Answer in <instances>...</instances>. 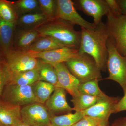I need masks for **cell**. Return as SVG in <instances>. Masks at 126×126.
Returning <instances> with one entry per match:
<instances>
[{"label":"cell","mask_w":126,"mask_h":126,"mask_svg":"<svg viewBox=\"0 0 126 126\" xmlns=\"http://www.w3.org/2000/svg\"><path fill=\"white\" fill-rule=\"evenodd\" d=\"M79 53L89 55L94 59L101 70L106 71L108 58L107 42L109 38L106 24L102 21L93 30L81 27Z\"/></svg>","instance_id":"1"},{"label":"cell","mask_w":126,"mask_h":126,"mask_svg":"<svg viewBox=\"0 0 126 126\" xmlns=\"http://www.w3.org/2000/svg\"><path fill=\"white\" fill-rule=\"evenodd\" d=\"M74 25L59 19H52L34 29L41 36L52 37L67 47L79 49L81 31L75 30Z\"/></svg>","instance_id":"2"},{"label":"cell","mask_w":126,"mask_h":126,"mask_svg":"<svg viewBox=\"0 0 126 126\" xmlns=\"http://www.w3.org/2000/svg\"><path fill=\"white\" fill-rule=\"evenodd\" d=\"M64 63L80 83L94 79H101V70L94 59L89 55L78 53L77 55Z\"/></svg>","instance_id":"3"},{"label":"cell","mask_w":126,"mask_h":126,"mask_svg":"<svg viewBox=\"0 0 126 126\" xmlns=\"http://www.w3.org/2000/svg\"><path fill=\"white\" fill-rule=\"evenodd\" d=\"M108 58L107 69L109 76L105 79L117 82L124 90L126 87V57L118 53L109 39L107 42Z\"/></svg>","instance_id":"4"},{"label":"cell","mask_w":126,"mask_h":126,"mask_svg":"<svg viewBox=\"0 0 126 126\" xmlns=\"http://www.w3.org/2000/svg\"><path fill=\"white\" fill-rule=\"evenodd\" d=\"M106 16L109 39L118 53L126 57V16L113 15L109 11Z\"/></svg>","instance_id":"5"},{"label":"cell","mask_w":126,"mask_h":126,"mask_svg":"<svg viewBox=\"0 0 126 126\" xmlns=\"http://www.w3.org/2000/svg\"><path fill=\"white\" fill-rule=\"evenodd\" d=\"M1 97L4 103L21 108L36 102L31 86L8 84L4 88Z\"/></svg>","instance_id":"6"},{"label":"cell","mask_w":126,"mask_h":126,"mask_svg":"<svg viewBox=\"0 0 126 126\" xmlns=\"http://www.w3.org/2000/svg\"><path fill=\"white\" fill-rule=\"evenodd\" d=\"M57 9L55 18L78 25L82 28L94 30L96 25L83 19L77 11L73 1L72 0H56Z\"/></svg>","instance_id":"7"},{"label":"cell","mask_w":126,"mask_h":126,"mask_svg":"<svg viewBox=\"0 0 126 126\" xmlns=\"http://www.w3.org/2000/svg\"><path fill=\"white\" fill-rule=\"evenodd\" d=\"M22 122L31 126H50V115L44 104L34 103L21 108Z\"/></svg>","instance_id":"8"},{"label":"cell","mask_w":126,"mask_h":126,"mask_svg":"<svg viewBox=\"0 0 126 126\" xmlns=\"http://www.w3.org/2000/svg\"><path fill=\"white\" fill-rule=\"evenodd\" d=\"M12 73H18L38 68L40 59L32 56L28 51L13 50L5 57Z\"/></svg>","instance_id":"9"},{"label":"cell","mask_w":126,"mask_h":126,"mask_svg":"<svg viewBox=\"0 0 126 126\" xmlns=\"http://www.w3.org/2000/svg\"><path fill=\"white\" fill-rule=\"evenodd\" d=\"M77 10L83 12L94 19V23L97 25L102 21L109 9L105 0H75L73 1Z\"/></svg>","instance_id":"10"},{"label":"cell","mask_w":126,"mask_h":126,"mask_svg":"<svg viewBox=\"0 0 126 126\" xmlns=\"http://www.w3.org/2000/svg\"><path fill=\"white\" fill-rule=\"evenodd\" d=\"M33 56L52 65L64 63L73 58L78 54L79 49L64 47L44 52L28 51Z\"/></svg>","instance_id":"11"},{"label":"cell","mask_w":126,"mask_h":126,"mask_svg":"<svg viewBox=\"0 0 126 126\" xmlns=\"http://www.w3.org/2000/svg\"><path fill=\"white\" fill-rule=\"evenodd\" d=\"M56 71L58 83L56 87L62 88L72 95L75 96L79 94L78 87L80 82L70 73L64 63L52 65Z\"/></svg>","instance_id":"12"},{"label":"cell","mask_w":126,"mask_h":126,"mask_svg":"<svg viewBox=\"0 0 126 126\" xmlns=\"http://www.w3.org/2000/svg\"><path fill=\"white\" fill-rule=\"evenodd\" d=\"M120 99L118 97L107 95L90 108L81 112L84 116L97 118L102 120H109L114 107Z\"/></svg>","instance_id":"13"},{"label":"cell","mask_w":126,"mask_h":126,"mask_svg":"<svg viewBox=\"0 0 126 126\" xmlns=\"http://www.w3.org/2000/svg\"><path fill=\"white\" fill-rule=\"evenodd\" d=\"M44 104L50 115L70 113L73 110L67 102L65 90L61 88H55Z\"/></svg>","instance_id":"14"},{"label":"cell","mask_w":126,"mask_h":126,"mask_svg":"<svg viewBox=\"0 0 126 126\" xmlns=\"http://www.w3.org/2000/svg\"><path fill=\"white\" fill-rule=\"evenodd\" d=\"M40 36L39 33L35 29L16 30V27L12 49L18 51H27Z\"/></svg>","instance_id":"15"},{"label":"cell","mask_w":126,"mask_h":126,"mask_svg":"<svg viewBox=\"0 0 126 126\" xmlns=\"http://www.w3.org/2000/svg\"><path fill=\"white\" fill-rule=\"evenodd\" d=\"M16 24L6 22L0 19V46L5 56L11 52Z\"/></svg>","instance_id":"16"},{"label":"cell","mask_w":126,"mask_h":126,"mask_svg":"<svg viewBox=\"0 0 126 126\" xmlns=\"http://www.w3.org/2000/svg\"><path fill=\"white\" fill-rule=\"evenodd\" d=\"M21 108L0 101V126H12L21 120Z\"/></svg>","instance_id":"17"},{"label":"cell","mask_w":126,"mask_h":126,"mask_svg":"<svg viewBox=\"0 0 126 126\" xmlns=\"http://www.w3.org/2000/svg\"><path fill=\"white\" fill-rule=\"evenodd\" d=\"M49 20L41 11H37L19 16L16 26L21 29H34Z\"/></svg>","instance_id":"18"},{"label":"cell","mask_w":126,"mask_h":126,"mask_svg":"<svg viewBox=\"0 0 126 126\" xmlns=\"http://www.w3.org/2000/svg\"><path fill=\"white\" fill-rule=\"evenodd\" d=\"M64 47H67L52 37L41 35L27 51L44 52Z\"/></svg>","instance_id":"19"},{"label":"cell","mask_w":126,"mask_h":126,"mask_svg":"<svg viewBox=\"0 0 126 126\" xmlns=\"http://www.w3.org/2000/svg\"><path fill=\"white\" fill-rule=\"evenodd\" d=\"M35 102L44 104L53 92L56 87L47 82L38 81L32 85Z\"/></svg>","instance_id":"20"},{"label":"cell","mask_w":126,"mask_h":126,"mask_svg":"<svg viewBox=\"0 0 126 126\" xmlns=\"http://www.w3.org/2000/svg\"><path fill=\"white\" fill-rule=\"evenodd\" d=\"M39 81L38 67L32 70L18 73H12L9 83L20 86H32Z\"/></svg>","instance_id":"21"},{"label":"cell","mask_w":126,"mask_h":126,"mask_svg":"<svg viewBox=\"0 0 126 126\" xmlns=\"http://www.w3.org/2000/svg\"><path fill=\"white\" fill-rule=\"evenodd\" d=\"M103 97L93 96L80 93L72 97L71 101L74 106L73 110L75 112L84 111L96 103Z\"/></svg>","instance_id":"22"},{"label":"cell","mask_w":126,"mask_h":126,"mask_svg":"<svg viewBox=\"0 0 126 126\" xmlns=\"http://www.w3.org/2000/svg\"><path fill=\"white\" fill-rule=\"evenodd\" d=\"M84 116L81 111L60 116L50 115V126H72Z\"/></svg>","instance_id":"23"},{"label":"cell","mask_w":126,"mask_h":126,"mask_svg":"<svg viewBox=\"0 0 126 126\" xmlns=\"http://www.w3.org/2000/svg\"><path fill=\"white\" fill-rule=\"evenodd\" d=\"M11 2L18 17L40 11L38 0H19Z\"/></svg>","instance_id":"24"},{"label":"cell","mask_w":126,"mask_h":126,"mask_svg":"<svg viewBox=\"0 0 126 126\" xmlns=\"http://www.w3.org/2000/svg\"><path fill=\"white\" fill-rule=\"evenodd\" d=\"M39 81H42L52 84L55 87L58 83V78L54 67L52 64L40 60L38 67Z\"/></svg>","instance_id":"25"},{"label":"cell","mask_w":126,"mask_h":126,"mask_svg":"<svg viewBox=\"0 0 126 126\" xmlns=\"http://www.w3.org/2000/svg\"><path fill=\"white\" fill-rule=\"evenodd\" d=\"M99 80L98 79H95L80 83L78 87L79 92L80 94L93 96H105L107 94L103 93L99 87L98 82Z\"/></svg>","instance_id":"26"},{"label":"cell","mask_w":126,"mask_h":126,"mask_svg":"<svg viewBox=\"0 0 126 126\" xmlns=\"http://www.w3.org/2000/svg\"><path fill=\"white\" fill-rule=\"evenodd\" d=\"M0 19L8 23L16 24L18 16L11 1L0 0Z\"/></svg>","instance_id":"27"},{"label":"cell","mask_w":126,"mask_h":126,"mask_svg":"<svg viewBox=\"0 0 126 126\" xmlns=\"http://www.w3.org/2000/svg\"><path fill=\"white\" fill-rule=\"evenodd\" d=\"M40 11L49 19L55 18L57 9L56 0H38Z\"/></svg>","instance_id":"28"},{"label":"cell","mask_w":126,"mask_h":126,"mask_svg":"<svg viewBox=\"0 0 126 126\" xmlns=\"http://www.w3.org/2000/svg\"><path fill=\"white\" fill-rule=\"evenodd\" d=\"M12 72L5 59L0 60V101L5 86L10 82Z\"/></svg>","instance_id":"29"},{"label":"cell","mask_w":126,"mask_h":126,"mask_svg":"<svg viewBox=\"0 0 126 126\" xmlns=\"http://www.w3.org/2000/svg\"><path fill=\"white\" fill-rule=\"evenodd\" d=\"M103 121L97 118L84 116L72 126H98Z\"/></svg>","instance_id":"30"},{"label":"cell","mask_w":126,"mask_h":126,"mask_svg":"<svg viewBox=\"0 0 126 126\" xmlns=\"http://www.w3.org/2000/svg\"><path fill=\"white\" fill-rule=\"evenodd\" d=\"M110 12L115 16L121 15L120 6L117 0H105Z\"/></svg>","instance_id":"31"},{"label":"cell","mask_w":126,"mask_h":126,"mask_svg":"<svg viewBox=\"0 0 126 126\" xmlns=\"http://www.w3.org/2000/svg\"><path fill=\"white\" fill-rule=\"evenodd\" d=\"M123 90L124 93V96L114 107L112 114L126 110V87Z\"/></svg>","instance_id":"32"},{"label":"cell","mask_w":126,"mask_h":126,"mask_svg":"<svg viewBox=\"0 0 126 126\" xmlns=\"http://www.w3.org/2000/svg\"><path fill=\"white\" fill-rule=\"evenodd\" d=\"M111 126H126V117L120 118L115 120Z\"/></svg>","instance_id":"33"},{"label":"cell","mask_w":126,"mask_h":126,"mask_svg":"<svg viewBox=\"0 0 126 126\" xmlns=\"http://www.w3.org/2000/svg\"><path fill=\"white\" fill-rule=\"evenodd\" d=\"M118 2L122 15L126 16V0H117Z\"/></svg>","instance_id":"34"},{"label":"cell","mask_w":126,"mask_h":126,"mask_svg":"<svg viewBox=\"0 0 126 126\" xmlns=\"http://www.w3.org/2000/svg\"><path fill=\"white\" fill-rule=\"evenodd\" d=\"M12 126H31L26 124L22 121L21 120H19Z\"/></svg>","instance_id":"35"},{"label":"cell","mask_w":126,"mask_h":126,"mask_svg":"<svg viewBox=\"0 0 126 126\" xmlns=\"http://www.w3.org/2000/svg\"><path fill=\"white\" fill-rule=\"evenodd\" d=\"M98 126H111L109 124V120H103Z\"/></svg>","instance_id":"36"},{"label":"cell","mask_w":126,"mask_h":126,"mask_svg":"<svg viewBox=\"0 0 126 126\" xmlns=\"http://www.w3.org/2000/svg\"><path fill=\"white\" fill-rule=\"evenodd\" d=\"M5 59V56L3 54V52L0 46V60L4 59Z\"/></svg>","instance_id":"37"}]
</instances>
